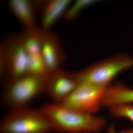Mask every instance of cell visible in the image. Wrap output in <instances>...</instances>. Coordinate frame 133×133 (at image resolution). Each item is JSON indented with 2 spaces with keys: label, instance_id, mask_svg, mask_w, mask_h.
Masks as SVG:
<instances>
[{
  "label": "cell",
  "instance_id": "obj_1",
  "mask_svg": "<svg viewBox=\"0 0 133 133\" xmlns=\"http://www.w3.org/2000/svg\"><path fill=\"white\" fill-rule=\"evenodd\" d=\"M52 130L63 133H96L106 125L102 116L85 113L62 103L53 102L41 108Z\"/></svg>",
  "mask_w": 133,
  "mask_h": 133
},
{
  "label": "cell",
  "instance_id": "obj_2",
  "mask_svg": "<svg viewBox=\"0 0 133 133\" xmlns=\"http://www.w3.org/2000/svg\"><path fill=\"white\" fill-rule=\"evenodd\" d=\"M49 75L27 74L10 79L3 91V104L10 109L27 106L32 99L45 91Z\"/></svg>",
  "mask_w": 133,
  "mask_h": 133
},
{
  "label": "cell",
  "instance_id": "obj_3",
  "mask_svg": "<svg viewBox=\"0 0 133 133\" xmlns=\"http://www.w3.org/2000/svg\"><path fill=\"white\" fill-rule=\"evenodd\" d=\"M133 67L132 57L126 54H119L91 65L75 73L79 83H89L108 87L116 76Z\"/></svg>",
  "mask_w": 133,
  "mask_h": 133
},
{
  "label": "cell",
  "instance_id": "obj_4",
  "mask_svg": "<svg viewBox=\"0 0 133 133\" xmlns=\"http://www.w3.org/2000/svg\"><path fill=\"white\" fill-rule=\"evenodd\" d=\"M1 130V133H47L52 128L41 108L26 106L10 109L2 120Z\"/></svg>",
  "mask_w": 133,
  "mask_h": 133
},
{
  "label": "cell",
  "instance_id": "obj_5",
  "mask_svg": "<svg viewBox=\"0 0 133 133\" xmlns=\"http://www.w3.org/2000/svg\"><path fill=\"white\" fill-rule=\"evenodd\" d=\"M108 87L80 83L63 104L85 113L95 114L103 106L102 101Z\"/></svg>",
  "mask_w": 133,
  "mask_h": 133
},
{
  "label": "cell",
  "instance_id": "obj_6",
  "mask_svg": "<svg viewBox=\"0 0 133 133\" xmlns=\"http://www.w3.org/2000/svg\"><path fill=\"white\" fill-rule=\"evenodd\" d=\"M9 40L2 48L1 70L12 79L29 74L28 58L22 36Z\"/></svg>",
  "mask_w": 133,
  "mask_h": 133
},
{
  "label": "cell",
  "instance_id": "obj_7",
  "mask_svg": "<svg viewBox=\"0 0 133 133\" xmlns=\"http://www.w3.org/2000/svg\"><path fill=\"white\" fill-rule=\"evenodd\" d=\"M75 72L58 70L49 74L45 92L56 103L63 102L79 84Z\"/></svg>",
  "mask_w": 133,
  "mask_h": 133
},
{
  "label": "cell",
  "instance_id": "obj_8",
  "mask_svg": "<svg viewBox=\"0 0 133 133\" xmlns=\"http://www.w3.org/2000/svg\"><path fill=\"white\" fill-rule=\"evenodd\" d=\"M41 51L48 73L60 70L64 55L58 37L49 31H42Z\"/></svg>",
  "mask_w": 133,
  "mask_h": 133
},
{
  "label": "cell",
  "instance_id": "obj_9",
  "mask_svg": "<svg viewBox=\"0 0 133 133\" xmlns=\"http://www.w3.org/2000/svg\"><path fill=\"white\" fill-rule=\"evenodd\" d=\"M71 3L69 0H52L46 2L42 15V31H49L58 20L64 15Z\"/></svg>",
  "mask_w": 133,
  "mask_h": 133
},
{
  "label": "cell",
  "instance_id": "obj_10",
  "mask_svg": "<svg viewBox=\"0 0 133 133\" xmlns=\"http://www.w3.org/2000/svg\"><path fill=\"white\" fill-rule=\"evenodd\" d=\"M133 104V89L121 83L107 87L102 101L103 106L108 108L122 104Z\"/></svg>",
  "mask_w": 133,
  "mask_h": 133
},
{
  "label": "cell",
  "instance_id": "obj_11",
  "mask_svg": "<svg viewBox=\"0 0 133 133\" xmlns=\"http://www.w3.org/2000/svg\"><path fill=\"white\" fill-rule=\"evenodd\" d=\"M10 10L26 30L35 28V19L34 6L31 2L27 0H12L9 2Z\"/></svg>",
  "mask_w": 133,
  "mask_h": 133
},
{
  "label": "cell",
  "instance_id": "obj_12",
  "mask_svg": "<svg viewBox=\"0 0 133 133\" xmlns=\"http://www.w3.org/2000/svg\"><path fill=\"white\" fill-rule=\"evenodd\" d=\"M96 2L90 0H78L71 4L64 17L67 21H71L77 17L83 10Z\"/></svg>",
  "mask_w": 133,
  "mask_h": 133
},
{
  "label": "cell",
  "instance_id": "obj_13",
  "mask_svg": "<svg viewBox=\"0 0 133 133\" xmlns=\"http://www.w3.org/2000/svg\"><path fill=\"white\" fill-rule=\"evenodd\" d=\"M109 108L110 114L114 118L127 119L133 122V104L116 105Z\"/></svg>",
  "mask_w": 133,
  "mask_h": 133
},
{
  "label": "cell",
  "instance_id": "obj_14",
  "mask_svg": "<svg viewBox=\"0 0 133 133\" xmlns=\"http://www.w3.org/2000/svg\"><path fill=\"white\" fill-rule=\"evenodd\" d=\"M107 133H117L116 128L114 125L113 124L109 125L108 128Z\"/></svg>",
  "mask_w": 133,
  "mask_h": 133
},
{
  "label": "cell",
  "instance_id": "obj_15",
  "mask_svg": "<svg viewBox=\"0 0 133 133\" xmlns=\"http://www.w3.org/2000/svg\"><path fill=\"white\" fill-rule=\"evenodd\" d=\"M117 133H133V128L123 129Z\"/></svg>",
  "mask_w": 133,
  "mask_h": 133
}]
</instances>
